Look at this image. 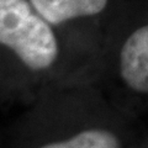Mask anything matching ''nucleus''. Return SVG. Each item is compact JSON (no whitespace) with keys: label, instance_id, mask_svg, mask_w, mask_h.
<instances>
[{"label":"nucleus","instance_id":"nucleus-1","mask_svg":"<svg viewBox=\"0 0 148 148\" xmlns=\"http://www.w3.org/2000/svg\"><path fill=\"white\" fill-rule=\"evenodd\" d=\"M0 43L34 71L51 67L58 53L53 31L26 0H0Z\"/></svg>","mask_w":148,"mask_h":148},{"label":"nucleus","instance_id":"nucleus-2","mask_svg":"<svg viewBox=\"0 0 148 148\" xmlns=\"http://www.w3.org/2000/svg\"><path fill=\"white\" fill-rule=\"evenodd\" d=\"M121 75L126 84L138 92L148 91V27L136 30L121 51Z\"/></svg>","mask_w":148,"mask_h":148},{"label":"nucleus","instance_id":"nucleus-3","mask_svg":"<svg viewBox=\"0 0 148 148\" xmlns=\"http://www.w3.org/2000/svg\"><path fill=\"white\" fill-rule=\"evenodd\" d=\"M31 4L46 22L58 25L71 18L99 14L108 0H31Z\"/></svg>","mask_w":148,"mask_h":148},{"label":"nucleus","instance_id":"nucleus-4","mask_svg":"<svg viewBox=\"0 0 148 148\" xmlns=\"http://www.w3.org/2000/svg\"><path fill=\"white\" fill-rule=\"evenodd\" d=\"M40 148H122V143L115 133L108 130L90 128L66 140L49 142Z\"/></svg>","mask_w":148,"mask_h":148}]
</instances>
